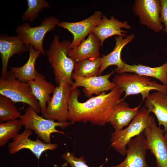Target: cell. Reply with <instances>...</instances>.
Masks as SVG:
<instances>
[{
	"label": "cell",
	"instance_id": "cell-1",
	"mask_svg": "<svg viewBox=\"0 0 167 167\" xmlns=\"http://www.w3.org/2000/svg\"><path fill=\"white\" fill-rule=\"evenodd\" d=\"M123 92L117 85L107 94L104 92L85 102H80L78 100L81 94L79 90L77 88L71 89L68 99V120L71 124L89 122L92 125L105 126L109 123L115 107L121 101Z\"/></svg>",
	"mask_w": 167,
	"mask_h": 167
},
{
	"label": "cell",
	"instance_id": "cell-2",
	"mask_svg": "<svg viewBox=\"0 0 167 167\" xmlns=\"http://www.w3.org/2000/svg\"><path fill=\"white\" fill-rule=\"evenodd\" d=\"M71 42L66 40L60 41L58 36L54 35L46 55L54 71L55 81L58 85L65 82L71 86L72 76L76 63L68 56Z\"/></svg>",
	"mask_w": 167,
	"mask_h": 167
},
{
	"label": "cell",
	"instance_id": "cell-3",
	"mask_svg": "<svg viewBox=\"0 0 167 167\" xmlns=\"http://www.w3.org/2000/svg\"><path fill=\"white\" fill-rule=\"evenodd\" d=\"M113 82L122 89L125 92V95L121 101L128 96L140 94L142 101L145 100L150 95L152 90L167 93V85L158 83L152 80L150 77L139 74L125 73L117 74L114 77Z\"/></svg>",
	"mask_w": 167,
	"mask_h": 167
},
{
	"label": "cell",
	"instance_id": "cell-4",
	"mask_svg": "<svg viewBox=\"0 0 167 167\" xmlns=\"http://www.w3.org/2000/svg\"><path fill=\"white\" fill-rule=\"evenodd\" d=\"M144 106L142 107L128 126L124 129L115 130L112 133L111 146L122 156L126 155V146L134 137L143 133L150 124L153 117Z\"/></svg>",
	"mask_w": 167,
	"mask_h": 167
},
{
	"label": "cell",
	"instance_id": "cell-5",
	"mask_svg": "<svg viewBox=\"0 0 167 167\" xmlns=\"http://www.w3.org/2000/svg\"><path fill=\"white\" fill-rule=\"evenodd\" d=\"M38 114L33 108L28 106L24 114L20 116V120L25 129L34 131L39 138L47 143H51V135L52 133L64 134V132L57 130L56 127L64 129L71 124L67 122H62L46 119Z\"/></svg>",
	"mask_w": 167,
	"mask_h": 167
},
{
	"label": "cell",
	"instance_id": "cell-6",
	"mask_svg": "<svg viewBox=\"0 0 167 167\" xmlns=\"http://www.w3.org/2000/svg\"><path fill=\"white\" fill-rule=\"evenodd\" d=\"M0 94L8 97L15 103L27 104L37 113L41 111L39 102L29 84L17 79L11 71H8L6 79L0 78Z\"/></svg>",
	"mask_w": 167,
	"mask_h": 167
},
{
	"label": "cell",
	"instance_id": "cell-7",
	"mask_svg": "<svg viewBox=\"0 0 167 167\" xmlns=\"http://www.w3.org/2000/svg\"><path fill=\"white\" fill-rule=\"evenodd\" d=\"M59 19L54 16L46 18L40 25L32 27L27 23L18 26L16 30L17 35L28 47L32 45L36 50L45 56L46 52L43 47V41L46 34L53 30L59 23Z\"/></svg>",
	"mask_w": 167,
	"mask_h": 167
},
{
	"label": "cell",
	"instance_id": "cell-8",
	"mask_svg": "<svg viewBox=\"0 0 167 167\" xmlns=\"http://www.w3.org/2000/svg\"><path fill=\"white\" fill-rule=\"evenodd\" d=\"M71 90V86L65 82L56 86L42 116L45 118L60 122H67L68 99Z\"/></svg>",
	"mask_w": 167,
	"mask_h": 167
},
{
	"label": "cell",
	"instance_id": "cell-9",
	"mask_svg": "<svg viewBox=\"0 0 167 167\" xmlns=\"http://www.w3.org/2000/svg\"><path fill=\"white\" fill-rule=\"evenodd\" d=\"M132 9L140 24L156 33L163 30L160 0H135Z\"/></svg>",
	"mask_w": 167,
	"mask_h": 167
},
{
	"label": "cell",
	"instance_id": "cell-10",
	"mask_svg": "<svg viewBox=\"0 0 167 167\" xmlns=\"http://www.w3.org/2000/svg\"><path fill=\"white\" fill-rule=\"evenodd\" d=\"M143 133L148 150L155 157L157 167H167V144L164 130L157 126L153 117L150 124Z\"/></svg>",
	"mask_w": 167,
	"mask_h": 167
},
{
	"label": "cell",
	"instance_id": "cell-11",
	"mask_svg": "<svg viewBox=\"0 0 167 167\" xmlns=\"http://www.w3.org/2000/svg\"><path fill=\"white\" fill-rule=\"evenodd\" d=\"M115 73L114 71L109 74L103 75L84 78L77 75L73 73L72 78L74 80L71 89L83 87V92L87 97L90 98L93 94L99 95L102 92L112 90L117 84L109 80L111 76Z\"/></svg>",
	"mask_w": 167,
	"mask_h": 167
},
{
	"label": "cell",
	"instance_id": "cell-12",
	"mask_svg": "<svg viewBox=\"0 0 167 167\" xmlns=\"http://www.w3.org/2000/svg\"><path fill=\"white\" fill-rule=\"evenodd\" d=\"M103 15L101 11H96L82 20L74 22L61 21L57 26L67 29L73 35V38L70 47L71 49H73L77 46L92 29L99 24Z\"/></svg>",
	"mask_w": 167,
	"mask_h": 167
},
{
	"label": "cell",
	"instance_id": "cell-13",
	"mask_svg": "<svg viewBox=\"0 0 167 167\" xmlns=\"http://www.w3.org/2000/svg\"><path fill=\"white\" fill-rule=\"evenodd\" d=\"M32 131L25 129L13 139V141L8 145V151L11 154L17 153L21 150L28 149L34 154L39 160L42 153L47 150H54L58 147L57 143L48 144L40 141L37 138L33 140L29 138Z\"/></svg>",
	"mask_w": 167,
	"mask_h": 167
},
{
	"label": "cell",
	"instance_id": "cell-14",
	"mask_svg": "<svg viewBox=\"0 0 167 167\" xmlns=\"http://www.w3.org/2000/svg\"><path fill=\"white\" fill-rule=\"evenodd\" d=\"M127 146L124 160L118 165L109 167H149L146 157L148 150L143 133L131 139Z\"/></svg>",
	"mask_w": 167,
	"mask_h": 167
},
{
	"label": "cell",
	"instance_id": "cell-15",
	"mask_svg": "<svg viewBox=\"0 0 167 167\" xmlns=\"http://www.w3.org/2000/svg\"><path fill=\"white\" fill-rule=\"evenodd\" d=\"M28 51V48L18 36H10L0 34V54L2 62L1 78L5 79L7 75V66L10 58L15 54L21 55Z\"/></svg>",
	"mask_w": 167,
	"mask_h": 167
},
{
	"label": "cell",
	"instance_id": "cell-16",
	"mask_svg": "<svg viewBox=\"0 0 167 167\" xmlns=\"http://www.w3.org/2000/svg\"><path fill=\"white\" fill-rule=\"evenodd\" d=\"M131 28V26L127 21H120L113 16L108 19L103 15L101 22L92 29V32L99 38L102 46L105 40L109 37L113 36H127V32L122 29H129Z\"/></svg>",
	"mask_w": 167,
	"mask_h": 167
},
{
	"label": "cell",
	"instance_id": "cell-17",
	"mask_svg": "<svg viewBox=\"0 0 167 167\" xmlns=\"http://www.w3.org/2000/svg\"><path fill=\"white\" fill-rule=\"evenodd\" d=\"M101 46L100 40L91 32L87 38L84 39L76 47L71 49L68 56L75 62L100 57L99 49Z\"/></svg>",
	"mask_w": 167,
	"mask_h": 167
},
{
	"label": "cell",
	"instance_id": "cell-18",
	"mask_svg": "<svg viewBox=\"0 0 167 167\" xmlns=\"http://www.w3.org/2000/svg\"><path fill=\"white\" fill-rule=\"evenodd\" d=\"M144 107L155 114L159 126H163L167 132V93L157 91L150 94L145 100Z\"/></svg>",
	"mask_w": 167,
	"mask_h": 167
},
{
	"label": "cell",
	"instance_id": "cell-19",
	"mask_svg": "<svg viewBox=\"0 0 167 167\" xmlns=\"http://www.w3.org/2000/svg\"><path fill=\"white\" fill-rule=\"evenodd\" d=\"M135 37L134 34L129 35L126 37L121 36H115L116 42L113 50L106 55H102L101 57V63L98 75H100L110 66H116L117 67L115 68L117 69H120L123 67L125 62L121 58L122 50L123 48L132 41Z\"/></svg>",
	"mask_w": 167,
	"mask_h": 167
},
{
	"label": "cell",
	"instance_id": "cell-20",
	"mask_svg": "<svg viewBox=\"0 0 167 167\" xmlns=\"http://www.w3.org/2000/svg\"><path fill=\"white\" fill-rule=\"evenodd\" d=\"M114 71L117 74L130 73L153 77L159 80L163 84L167 85V61L163 65L154 67L140 64L131 65L125 62L122 68H115Z\"/></svg>",
	"mask_w": 167,
	"mask_h": 167
},
{
	"label": "cell",
	"instance_id": "cell-21",
	"mask_svg": "<svg viewBox=\"0 0 167 167\" xmlns=\"http://www.w3.org/2000/svg\"><path fill=\"white\" fill-rule=\"evenodd\" d=\"M27 83L33 95L39 102L42 114L46 109L48 102L51 99L50 95L53 93L55 87L38 71L35 78Z\"/></svg>",
	"mask_w": 167,
	"mask_h": 167
},
{
	"label": "cell",
	"instance_id": "cell-22",
	"mask_svg": "<svg viewBox=\"0 0 167 167\" xmlns=\"http://www.w3.org/2000/svg\"><path fill=\"white\" fill-rule=\"evenodd\" d=\"M141 104L138 106L131 108L126 102L121 101L114 108L109 119L110 123L115 130H119L131 122L137 115L139 110Z\"/></svg>",
	"mask_w": 167,
	"mask_h": 167
},
{
	"label": "cell",
	"instance_id": "cell-23",
	"mask_svg": "<svg viewBox=\"0 0 167 167\" xmlns=\"http://www.w3.org/2000/svg\"><path fill=\"white\" fill-rule=\"evenodd\" d=\"M29 58L27 62L19 67H10L11 71L16 78L20 81L28 83L35 78L37 71L35 68L36 59L41 52L36 50L31 45L28 47Z\"/></svg>",
	"mask_w": 167,
	"mask_h": 167
},
{
	"label": "cell",
	"instance_id": "cell-24",
	"mask_svg": "<svg viewBox=\"0 0 167 167\" xmlns=\"http://www.w3.org/2000/svg\"><path fill=\"white\" fill-rule=\"evenodd\" d=\"M102 57L89 58L77 62L73 73L79 76L89 78L98 75Z\"/></svg>",
	"mask_w": 167,
	"mask_h": 167
},
{
	"label": "cell",
	"instance_id": "cell-25",
	"mask_svg": "<svg viewBox=\"0 0 167 167\" xmlns=\"http://www.w3.org/2000/svg\"><path fill=\"white\" fill-rule=\"evenodd\" d=\"M15 103L8 97L0 95V122L17 119L21 115L15 106Z\"/></svg>",
	"mask_w": 167,
	"mask_h": 167
},
{
	"label": "cell",
	"instance_id": "cell-26",
	"mask_svg": "<svg viewBox=\"0 0 167 167\" xmlns=\"http://www.w3.org/2000/svg\"><path fill=\"white\" fill-rule=\"evenodd\" d=\"M23 126L20 120L15 119L0 123V147L4 146L14 138Z\"/></svg>",
	"mask_w": 167,
	"mask_h": 167
},
{
	"label": "cell",
	"instance_id": "cell-27",
	"mask_svg": "<svg viewBox=\"0 0 167 167\" xmlns=\"http://www.w3.org/2000/svg\"><path fill=\"white\" fill-rule=\"evenodd\" d=\"M28 8L22 17L23 20L33 21L38 16L41 11L50 6L45 0H27Z\"/></svg>",
	"mask_w": 167,
	"mask_h": 167
},
{
	"label": "cell",
	"instance_id": "cell-28",
	"mask_svg": "<svg viewBox=\"0 0 167 167\" xmlns=\"http://www.w3.org/2000/svg\"><path fill=\"white\" fill-rule=\"evenodd\" d=\"M62 157L71 167H89L83 156L77 158L75 156L74 152H67L63 154Z\"/></svg>",
	"mask_w": 167,
	"mask_h": 167
},
{
	"label": "cell",
	"instance_id": "cell-29",
	"mask_svg": "<svg viewBox=\"0 0 167 167\" xmlns=\"http://www.w3.org/2000/svg\"><path fill=\"white\" fill-rule=\"evenodd\" d=\"M160 2L161 16L164 27L163 30L166 34L167 36V0H160ZM166 52H167V45Z\"/></svg>",
	"mask_w": 167,
	"mask_h": 167
},
{
	"label": "cell",
	"instance_id": "cell-30",
	"mask_svg": "<svg viewBox=\"0 0 167 167\" xmlns=\"http://www.w3.org/2000/svg\"><path fill=\"white\" fill-rule=\"evenodd\" d=\"M165 140L167 144V132H165Z\"/></svg>",
	"mask_w": 167,
	"mask_h": 167
},
{
	"label": "cell",
	"instance_id": "cell-31",
	"mask_svg": "<svg viewBox=\"0 0 167 167\" xmlns=\"http://www.w3.org/2000/svg\"><path fill=\"white\" fill-rule=\"evenodd\" d=\"M166 53V54H167V52Z\"/></svg>",
	"mask_w": 167,
	"mask_h": 167
}]
</instances>
